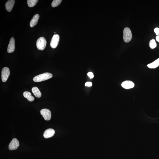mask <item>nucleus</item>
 <instances>
[{
	"label": "nucleus",
	"mask_w": 159,
	"mask_h": 159,
	"mask_svg": "<svg viewBox=\"0 0 159 159\" xmlns=\"http://www.w3.org/2000/svg\"><path fill=\"white\" fill-rule=\"evenodd\" d=\"M53 77V75L49 73L38 75L33 78V81L35 82H40L50 79Z\"/></svg>",
	"instance_id": "obj_1"
},
{
	"label": "nucleus",
	"mask_w": 159,
	"mask_h": 159,
	"mask_svg": "<svg viewBox=\"0 0 159 159\" xmlns=\"http://www.w3.org/2000/svg\"><path fill=\"white\" fill-rule=\"evenodd\" d=\"M132 38L131 30L128 27L125 28L123 31V38L124 42L128 43L130 41Z\"/></svg>",
	"instance_id": "obj_2"
},
{
	"label": "nucleus",
	"mask_w": 159,
	"mask_h": 159,
	"mask_svg": "<svg viewBox=\"0 0 159 159\" xmlns=\"http://www.w3.org/2000/svg\"><path fill=\"white\" fill-rule=\"evenodd\" d=\"M47 44V41L44 37H41L37 40L36 46L37 49L40 50H44Z\"/></svg>",
	"instance_id": "obj_3"
},
{
	"label": "nucleus",
	"mask_w": 159,
	"mask_h": 159,
	"mask_svg": "<svg viewBox=\"0 0 159 159\" xmlns=\"http://www.w3.org/2000/svg\"><path fill=\"white\" fill-rule=\"evenodd\" d=\"M10 74V69L7 67L3 68L2 71V79L3 82H6L8 79Z\"/></svg>",
	"instance_id": "obj_4"
},
{
	"label": "nucleus",
	"mask_w": 159,
	"mask_h": 159,
	"mask_svg": "<svg viewBox=\"0 0 159 159\" xmlns=\"http://www.w3.org/2000/svg\"><path fill=\"white\" fill-rule=\"evenodd\" d=\"M40 113L45 120L49 121L51 119V113L49 110L47 109H42L40 111Z\"/></svg>",
	"instance_id": "obj_5"
},
{
	"label": "nucleus",
	"mask_w": 159,
	"mask_h": 159,
	"mask_svg": "<svg viewBox=\"0 0 159 159\" xmlns=\"http://www.w3.org/2000/svg\"><path fill=\"white\" fill-rule=\"evenodd\" d=\"M60 40V37L57 34L54 35L52 38L50 42V45L53 48H55L58 45Z\"/></svg>",
	"instance_id": "obj_6"
},
{
	"label": "nucleus",
	"mask_w": 159,
	"mask_h": 159,
	"mask_svg": "<svg viewBox=\"0 0 159 159\" xmlns=\"http://www.w3.org/2000/svg\"><path fill=\"white\" fill-rule=\"evenodd\" d=\"M19 142L18 139L16 138H14L9 144V149L10 150H16L19 147Z\"/></svg>",
	"instance_id": "obj_7"
},
{
	"label": "nucleus",
	"mask_w": 159,
	"mask_h": 159,
	"mask_svg": "<svg viewBox=\"0 0 159 159\" xmlns=\"http://www.w3.org/2000/svg\"><path fill=\"white\" fill-rule=\"evenodd\" d=\"M15 49V42L14 37L11 38L9 42L8 48H7V52L9 53H13L14 52Z\"/></svg>",
	"instance_id": "obj_8"
},
{
	"label": "nucleus",
	"mask_w": 159,
	"mask_h": 159,
	"mask_svg": "<svg viewBox=\"0 0 159 159\" xmlns=\"http://www.w3.org/2000/svg\"><path fill=\"white\" fill-rule=\"evenodd\" d=\"M134 83L130 80H126L123 82L121 84L122 86L125 89H129L132 88L134 86Z\"/></svg>",
	"instance_id": "obj_9"
},
{
	"label": "nucleus",
	"mask_w": 159,
	"mask_h": 159,
	"mask_svg": "<svg viewBox=\"0 0 159 159\" xmlns=\"http://www.w3.org/2000/svg\"><path fill=\"white\" fill-rule=\"evenodd\" d=\"M55 134V131L51 128L48 129L44 132V136L45 138H48L51 137Z\"/></svg>",
	"instance_id": "obj_10"
},
{
	"label": "nucleus",
	"mask_w": 159,
	"mask_h": 159,
	"mask_svg": "<svg viewBox=\"0 0 159 159\" xmlns=\"http://www.w3.org/2000/svg\"><path fill=\"white\" fill-rule=\"evenodd\" d=\"M15 3L14 0H10L6 3L5 7L8 12H10L12 11Z\"/></svg>",
	"instance_id": "obj_11"
},
{
	"label": "nucleus",
	"mask_w": 159,
	"mask_h": 159,
	"mask_svg": "<svg viewBox=\"0 0 159 159\" xmlns=\"http://www.w3.org/2000/svg\"><path fill=\"white\" fill-rule=\"evenodd\" d=\"M39 18H40V16L38 14L35 15L33 16L30 23V26L31 27H33L37 25Z\"/></svg>",
	"instance_id": "obj_12"
},
{
	"label": "nucleus",
	"mask_w": 159,
	"mask_h": 159,
	"mask_svg": "<svg viewBox=\"0 0 159 159\" xmlns=\"http://www.w3.org/2000/svg\"><path fill=\"white\" fill-rule=\"evenodd\" d=\"M32 91L33 94L37 98H40L41 96V93L38 88L36 87H33L32 89Z\"/></svg>",
	"instance_id": "obj_13"
},
{
	"label": "nucleus",
	"mask_w": 159,
	"mask_h": 159,
	"mask_svg": "<svg viewBox=\"0 0 159 159\" xmlns=\"http://www.w3.org/2000/svg\"><path fill=\"white\" fill-rule=\"evenodd\" d=\"M23 95L24 96L27 98L30 102H32L35 100L34 97L32 96L31 93L29 92H25L23 93Z\"/></svg>",
	"instance_id": "obj_14"
},
{
	"label": "nucleus",
	"mask_w": 159,
	"mask_h": 159,
	"mask_svg": "<svg viewBox=\"0 0 159 159\" xmlns=\"http://www.w3.org/2000/svg\"><path fill=\"white\" fill-rule=\"evenodd\" d=\"M159 66V59L155 61L154 62L147 65V66L149 68L154 69Z\"/></svg>",
	"instance_id": "obj_15"
},
{
	"label": "nucleus",
	"mask_w": 159,
	"mask_h": 159,
	"mask_svg": "<svg viewBox=\"0 0 159 159\" xmlns=\"http://www.w3.org/2000/svg\"><path fill=\"white\" fill-rule=\"evenodd\" d=\"M38 1V0H28L27 3L30 7H33L36 4Z\"/></svg>",
	"instance_id": "obj_16"
},
{
	"label": "nucleus",
	"mask_w": 159,
	"mask_h": 159,
	"mask_svg": "<svg viewBox=\"0 0 159 159\" xmlns=\"http://www.w3.org/2000/svg\"><path fill=\"white\" fill-rule=\"evenodd\" d=\"M149 45L150 47L152 49H154L156 47L157 45L154 39H153L150 40Z\"/></svg>",
	"instance_id": "obj_17"
},
{
	"label": "nucleus",
	"mask_w": 159,
	"mask_h": 159,
	"mask_svg": "<svg viewBox=\"0 0 159 159\" xmlns=\"http://www.w3.org/2000/svg\"><path fill=\"white\" fill-rule=\"evenodd\" d=\"M62 1V0H54L52 3V7H55L58 6L60 4Z\"/></svg>",
	"instance_id": "obj_18"
},
{
	"label": "nucleus",
	"mask_w": 159,
	"mask_h": 159,
	"mask_svg": "<svg viewBox=\"0 0 159 159\" xmlns=\"http://www.w3.org/2000/svg\"><path fill=\"white\" fill-rule=\"evenodd\" d=\"M88 76L91 79L93 78L94 77V75L92 72H90L87 74Z\"/></svg>",
	"instance_id": "obj_19"
},
{
	"label": "nucleus",
	"mask_w": 159,
	"mask_h": 159,
	"mask_svg": "<svg viewBox=\"0 0 159 159\" xmlns=\"http://www.w3.org/2000/svg\"><path fill=\"white\" fill-rule=\"evenodd\" d=\"M154 31L155 33L157 35V36H158V35L159 34V28H158L157 27L155 28L154 29Z\"/></svg>",
	"instance_id": "obj_20"
},
{
	"label": "nucleus",
	"mask_w": 159,
	"mask_h": 159,
	"mask_svg": "<svg viewBox=\"0 0 159 159\" xmlns=\"http://www.w3.org/2000/svg\"><path fill=\"white\" fill-rule=\"evenodd\" d=\"M85 85L86 86L91 87L92 85V83L91 82H87L85 83Z\"/></svg>",
	"instance_id": "obj_21"
},
{
	"label": "nucleus",
	"mask_w": 159,
	"mask_h": 159,
	"mask_svg": "<svg viewBox=\"0 0 159 159\" xmlns=\"http://www.w3.org/2000/svg\"><path fill=\"white\" fill-rule=\"evenodd\" d=\"M156 41L159 42V35H158V36H156Z\"/></svg>",
	"instance_id": "obj_22"
}]
</instances>
